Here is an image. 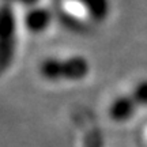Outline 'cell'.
I'll return each instance as SVG.
<instances>
[{
  "instance_id": "5",
  "label": "cell",
  "mask_w": 147,
  "mask_h": 147,
  "mask_svg": "<svg viewBox=\"0 0 147 147\" xmlns=\"http://www.w3.org/2000/svg\"><path fill=\"white\" fill-rule=\"evenodd\" d=\"M38 75L45 82H49V83L63 82V78H61V57H59V56L44 57L38 64Z\"/></svg>"
},
{
  "instance_id": "3",
  "label": "cell",
  "mask_w": 147,
  "mask_h": 147,
  "mask_svg": "<svg viewBox=\"0 0 147 147\" xmlns=\"http://www.w3.org/2000/svg\"><path fill=\"white\" fill-rule=\"evenodd\" d=\"M138 109H139V106L136 105L135 100L132 98L129 93L120 94L110 101L109 108H108V116L113 123L124 124L135 117Z\"/></svg>"
},
{
  "instance_id": "4",
  "label": "cell",
  "mask_w": 147,
  "mask_h": 147,
  "mask_svg": "<svg viewBox=\"0 0 147 147\" xmlns=\"http://www.w3.org/2000/svg\"><path fill=\"white\" fill-rule=\"evenodd\" d=\"M72 3L78 4L86 16L90 21L102 23L105 22L110 15L112 11V3L110 0H71Z\"/></svg>"
},
{
  "instance_id": "6",
  "label": "cell",
  "mask_w": 147,
  "mask_h": 147,
  "mask_svg": "<svg viewBox=\"0 0 147 147\" xmlns=\"http://www.w3.org/2000/svg\"><path fill=\"white\" fill-rule=\"evenodd\" d=\"M132 98L135 100L136 105L139 106V109H146L147 108V78L138 80L136 83L134 84L131 93Z\"/></svg>"
},
{
  "instance_id": "2",
  "label": "cell",
  "mask_w": 147,
  "mask_h": 147,
  "mask_svg": "<svg viewBox=\"0 0 147 147\" xmlns=\"http://www.w3.org/2000/svg\"><path fill=\"white\" fill-rule=\"evenodd\" d=\"M90 71H91V65L89 59L80 53H74L61 57L63 82H71V83L82 82L90 75Z\"/></svg>"
},
{
  "instance_id": "1",
  "label": "cell",
  "mask_w": 147,
  "mask_h": 147,
  "mask_svg": "<svg viewBox=\"0 0 147 147\" xmlns=\"http://www.w3.org/2000/svg\"><path fill=\"white\" fill-rule=\"evenodd\" d=\"M55 21V12L48 5L32 4L22 16V26L29 34L41 36L51 29Z\"/></svg>"
}]
</instances>
